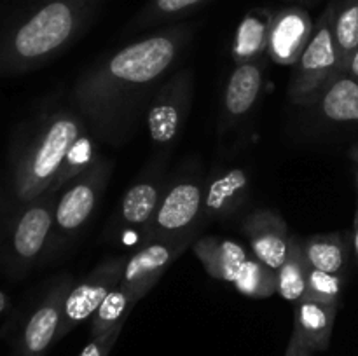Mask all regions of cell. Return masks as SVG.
<instances>
[{
  "instance_id": "6da1fadb",
  "label": "cell",
  "mask_w": 358,
  "mask_h": 356,
  "mask_svg": "<svg viewBox=\"0 0 358 356\" xmlns=\"http://www.w3.org/2000/svg\"><path fill=\"white\" fill-rule=\"evenodd\" d=\"M192 37L191 23L166 24L80 73L70 100L98 142L119 147L131 138L154 93L180 61Z\"/></svg>"
},
{
  "instance_id": "7a4b0ae2",
  "label": "cell",
  "mask_w": 358,
  "mask_h": 356,
  "mask_svg": "<svg viewBox=\"0 0 358 356\" xmlns=\"http://www.w3.org/2000/svg\"><path fill=\"white\" fill-rule=\"evenodd\" d=\"M87 0H34L0 35V73L38 68L69 49L93 20Z\"/></svg>"
},
{
  "instance_id": "3957f363",
  "label": "cell",
  "mask_w": 358,
  "mask_h": 356,
  "mask_svg": "<svg viewBox=\"0 0 358 356\" xmlns=\"http://www.w3.org/2000/svg\"><path fill=\"white\" fill-rule=\"evenodd\" d=\"M87 129V122L72 100L37 115L13 152L14 201L28 202L55 184L70 147Z\"/></svg>"
},
{
  "instance_id": "277c9868",
  "label": "cell",
  "mask_w": 358,
  "mask_h": 356,
  "mask_svg": "<svg viewBox=\"0 0 358 356\" xmlns=\"http://www.w3.org/2000/svg\"><path fill=\"white\" fill-rule=\"evenodd\" d=\"M192 250L208 276L229 283L241 295L268 299L278 290L276 271L262 264L238 241L220 236H199Z\"/></svg>"
},
{
  "instance_id": "5b68a950",
  "label": "cell",
  "mask_w": 358,
  "mask_h": 356,
  "mask_svg": "<svg viewBox=\"0 0 358 356\" xmlns=\"http://www.w3.org/2000/svg\"><path fill=\"white\" fill-rule=\"evenodd\" d=\"M166 166V152H157L140 171L136 180L122 194L117 209L103 232L105 239L135 250L147 243L154 215L170 177Z\"/></svg>"
},
{
  "instance_id": "8992f818",
  "label": "cell",
  "mask_w": 358,
  "mask_h": 356,
  "mask_svg": "<svg viewBox=\"0 0 358 356\" xmlns=\"http://www.w3.org/2000/svg\"><path fill=\"white\" fill-rule=\"evenodd\" d=\"M205 173L201 164L187 161L168 177L159 206L149 230V241L175 239L201 234Z\"/></svg>"
},
{
  "instance_id": "52a82bcc",
  "label": "cell",
  "mask_w": 358,
  "mask_h": 356,
  "mask_svg": "<svg viewBox=\"0 0 358 356\" xmlns=\"http://www.w3.org/2000/svg\"><path fill=\"white\" fill-rule=\"evenodd\" d=\"M59 192L48 188L28 202H17L14 215L7 220L2 251L14 274L30 271L48 257L55 229V208Z\"/></svg>"
},
{
  "instance_id": "ba28073f",
  "label": "cell",
  "mask_w": 358,
  "mask_h": 356,
  "mask_svg": "<svg viewBox=\"0 0 358 356\" xmlns=\"http://www.w3.org/2000/svg\"><path fill=\"white\" fill-rule=\"evenodd\" d=\"M112 170V161L105 156H98L90 168L72 178L59 191L55 208V229L45 260L65 250L90 223L110 181Z\"/></svg>"
},
{
  "instance_id": "9c48e42d",
  "label": "cell",
  "mask_w": 358,
  "mask_h": 356,
  "mask_svg": "<svg viewBox=\"0 0 358 356\" xmlns=\"http://www.w3.org/2000/svg\"><path fill=\"white\" fill-rule=\"evenodd\" d=\"M332 7L325 6L315 21L313 35L296 65L292 66L287 94L296 107H310L325 84L341 72V58L332 34Z\"/></svg>"
},
{
  "instance_id": "30bf717a",
  "label": "cell",
  "mask_w": 358,
  "mask_h": 356,
  "mask_svg": "<svg viewBox=\"0 0 358 356\" xmlns=\"http://www.w3.org/2000/svg\"><path fill=\"white\" fill-rule=\"evenodd\" d=\"M194 100V72L178 68L161 82L145 110L150 142L159 152H168L184 131Z\"/></svg>"
},
{
  "instance_id": "8fae6325",
  "label": "cell",
  "mask_w": 358,
  "mask_h": 356,
  "mask_svg": "<svg viewBox=\"0 0 358 356\" xmlns=\"http://www.w3.org/2000/svg\"><path fill=\"white\" fill-rule=\"evenodd\" d=\"M72 286V274H59L49 283L21 325L13 356H45L49 348L56 344L63 304Z\"/></svg>"
},
{
  "instance_id": "7c38bea8",
  "label": "cell",
  "mask_w": 358,
  "mask_h": 356,
  "mask_svg": "<svg viewBox=\"0 0 358 356\" xmlns=\"http://www.w3.org/2000/svg\"><path fill=\"white\" fill-rule=\"evenodd\" d=\"M126 257H107L94 269L87 272L86 278L73 283L72 290L63 304L62 321H59L56 342L70 334L77 325L90 320L107 295L114 292L121 283L126 267Z\"/></svg>"
},
{
  "instance_id": "4fadbf2b",
  "label": "cell",
  "mask_w": 358,
  "mask_h": 356,
  "mask_svg": "<svg viewBox=\"0 0 358 356\" xmlns=\"http://www.w3.org/2000/svg\"><path fill=\"white\" fill-rule=\"evenodd\" d=\"M198 234L175 239H156L133 251L131 257L126 260L124 274L119 286L124 290L135 306L156 286L170 265L194 244Z\"/></svg>"
},
{
  "instance_id": "5bb4252c",
  "label": "cell",
  "mask_w": 358,
  "mask_h": 356,
  "mask_svg": "<svg viewBox=\"0 0 358 356\" xmlns=\"http://www.w3.org/2000/svg\"><path fill=\"white\" fill-rule=\"evenodd\" d=\"M268 58V56H266ZM266 58L238 63L229 73L220 98L219 135L234 131L247 122L264 96L266 87Z\"/></svg>"
},
{
  "instance_id": "9a60e30c",
  "label": "cell",
  "mask_w": 358,
  "mask_h": 356,
  "mask_svg": "<svg viewBox=\"0 0 358 356\" xmlns=\"http://www.w3.org/2000/svg\"><path fill=\"white\" fill-rule=\"evenodd\" d=\"M250 199V175L241 166H215L205 180L203 222H224L245 208Z\"/></svg>"
},
{
  "instance_id": "2e32d148",
  "label": "cell",
  "mask_w": 358,
  "mask_h": 356,
  "mask_svg": "<svg viewBox=\"0 0 358 356\" xmlns=\"http://www.w3.org/2000/svg\"><path fill=\"white\" fill-rule=\"evenodd\" d=\"M250 251L273 271H278L290 250L292 232L285 218L271 208H255L241 222Z\"/></svg>"
},
{
  "instance_id": "e0dca14e",
  "label": "cell",
  "mask_w": 358,
  "mask_h": 356,
  "mask_svg": "<svg viewBox=\"0 0 358 356\" xmlns=\"http://www.w3.org/2000/svg\"><path fill=\"white\" fill-rule=\"evenodd\" d=\"M315 21L308 9L289 3L275 9L268 44V58L282 66H294L313 35Z\"/></svg>"
},
{
  "instance_id": "ac0fdd59",
  "label": "cell",
  "mask_w": 358,
  "mask_h": 356,
  "mask_svg": "<svg viewBox=\"0 0 358 356\" xmlns=\"http://www.w3.org/2000/svg\"><path fill=\"white\" fill-rule=\"evenodd\" d=\"M306 110L324 126L358 129V80L338 72Z\"/></svg>"
},
{
  "instance_id": "d6986e66",
  "label": "cell",
  "mask_w": 358,
  "mask_h": 356,
  "mask_svg": "<svg viewBox=\"0 0 358 356\" xmlns=\"http://www.w3.org/2000/svg\"><path fill=\"white\" fill-rule=\"evenodd\" d=\"M338 309L339 306L334 304L322 302L304 295L296 302L292 332L299 335L301 341L313 353L327 351L331 346Z\"/></svg>"
},
{
  "instance_id": "ffe728a7",
  "label": "cell",
  "mask_w": 358,
  "mask_h": 356,
  "mask_svg": "<svg viewBox=\"0 0 358 356\" xmlns=\"http://www.w3.org/2000/svg\"><path fill=\"white\" fill-rule=\"evenodd\" d=\"M301 244L311 267L348 278L350 264L353 260L352 232L338 230V232L313 234V236L301 237Z\"/></svg>"
},
{
  "instance_id": "44dd1931",
  "label": "cell",
  "mask_w": 358,
  "mask_h": 356,
  "mask_svg": "<svg viewBox=\"0 0 358 356\" xmlns=\"http://www.w3.org/2000/svg\"><path fill=\"white\" fill-rule=\"evenodd\" d=\"M273 16L275 9L271 7H254L241 17L231 47V54L236 65L268 56Z\"/></svg>"
},
{
  "instance_id": "7402d4cb",
  "label": "cell",
  "mask_w": 358,
  "mask_h": 356,
  "mask_svg": "<svg viewBox=\"0 0 358 356\" xmlns=\"http://www.w3.org/2000/svg\"><path fill=\"white\" fill-rule=\"evenodd\" d=\"M210 2L212 0H147L145 6L129 21L126 30L131 34L147 28H161L178 23V20H184Z\"/></svg>"
},
{
  "instance_id": "603a6c76",
  "label": "cell",
  "mask_w": 358,
  "mask_h": 356,
  "mask_svg": "<svg viewBox=\"0 0 358 356\" xmlns=\"http://www.w3.org/2000/svg\"><path fill=\"white\" fill-rule=\"evenodd\" d=\"M308 271H310V262L306 260V255L303 251L301 236L292 234L287 260L276 271V278H278L276 293L294 304L303 299L308 292Z\"/></svg>"
},
{
  "instance_id": "cb8c5ba5",
  "label": "cell",
  "mask_w": 358,
  "mask_h": 356,
  "mask_svg": "<svg viewBox=\"0 0 358 356\" xmlns=\"http://www.w3.org/2000/svg\"><path fill=\"white\" fill-rule=\"evenodd\" d=\"M332 7V34L341 66L358 47V0H329Z\"/></svg>"
},
{
  "instance_id": "d4e9b609",
  "label": "cell",
  "mask_w": 358,
  "mask_h": 356,
  "mask_svg": "<svg viewBox=\"0 0 358 356\" xmlns=\"http://www.w3.org/2000/svg\"><path fill=\"white\" fill-rule=\"evenodd\" d=\"M133 307H135V304L131 302V299L126 295L121 286H117L114 292L108 293L107 299L96 309V313L91 316V339L108 334L117 327H124L126 318L129 316Z\"/></svg>"
},
{
  "instance_id": "484cf974",
  "label": "cell",
  "mask_w": 358,
  "mask_h": 356,
  "mask_svg": "<svg viewBox=\"0 0 358 356\" xmlns=\"http://www.w3.org/2000/svg\"><path fill=\"white\" fill-rule=\"evenodd\" d=\"M96 142L98 140L91 135L90 128L73 142L69 154H66L65 161H63L62 168H59V173L58 177H56L55 184L51 185L52 191H62L72 178H76L77 175L83 173L86 168H90L91 164L98 159L100 154L96 152Z\"/></svg>"
},
{
  "instance_id": "4316f807",
  "label": "cell",
  "mask_w": 358,
  "mask_h": 356,
  "mask_svg": "<svg viewBox=\"0 0 358 356\" xmlns=\"http://www.w3.org/2000/svg\"><path fill=\"white\" fill-rule=\"evenodd\" d=\"M346 281H348V278L331 274V272L320 271V269H315L310 265L306 295L311 297V299L322 300V302L341 306Z\"/></svg>"
},
{
  "instance_id": "83f0119b",
  "label": "cell",
  "mask_w": 358,
  "mask_h": 356,
  "mask_svg": "<svg viewBox=\"0 0 358 356\" xmlns=\"http://www.w3.org/2000/svg\"><path fill=\"white\" fill-rule=\"evenodd\" d=\"M122 328L124 327H117L112 332H108V334L91 339V341L84 346V349L80 351L79 356H110V351L114 349Z\"/></svg>"
},
{
  "instance_id": "f1b7e54d",
  "label": "cell",
  "mask_w": 358,
  "mask_h": 356,
  "mask_svg": "<svg viewBox=\"0 0 358 356\" xmlns=\"http://www.w3.org/2000/svg\"><path fill=\"white\" fill-rule=\"evenodd\" d=\"M285 356H313V351L301 341V337L297 334L290 335L289 346H287Z\"/></svg>"
},
{
  "instance_id": "f546056e",
  "label": "cell",
  "mask_w": 358,
  "mask_h": 356,
  "mask_svg": "<svg viewBox=\"0 0 358 356\" xmlns=\"http://www.w3.org/2000/svg\"><path fill=\"white\" fill-rule=\"evenodd\" d=\"M341 72L348 73L350 77H353V79L358 80V47L352 52V56L346 59L345 65L341 66Z\"/></svg>"
},
{
  "instance_id": "4dcf8cb0",
  "label": "cell",
  "mask_w": 358,
  "mask_h": 356,
  "mask_svg": "<svg viewBox=\"0 0 358 356\" xmlns=\"http://www.w3.org/2000/svg\"><path fill=\"white\" fill-rule=\"evenodd\" d=\"M352 253H353V262H355L358 269V195H357V208H355V216H353V229H352Z\"/></svg>"
},
{
  "instance_id": "1f68e13d",
  "label": "cell",
  "mask_w": 358,
  "mask_h": 356,
  "mask_svg": "<svg viewBox=\"0 0 358 356\" xmlns=\"http://www.w3.org/2000/svg\"><path fill=\"white\" fill-rule=\"evenodd\" d=\"M10 307V299L3 290H0V316Z\"/></svg>"
},
{
  "instance_id": "d6a6232c",
  "label": "cell",
  "mask_w": 358,
  "mask_h": 356,
  "mask_svg": "<svg viewBox=\"0 0 358 356\" xmlns=\"http://www.w3.org/2000/svg\"><path fill=\"white\" fill-rule=\"evenodd\" d=\"M348 156H350V159L353 161V163H355V166L358 164V142H355L352 145V149H350V152H348Z\"/></svg>"
},
{
  "instance_id": "836d02e7",
  "label": "cell",
  "mask_w": 358,
  "mask_h": 356,
  "mask_svg": "<svg viewBox=\"0 0 358 356\" xmlns=\"http://www.w3.org/2000/svg\"><path fill=\"white\" fill-rule=\"evenodd\" d=\"M355 185H357V195H358V164H357V170H355Z\"/></svg>"
},
{
  "instance_id": "e575fe53",
  "label": "cell",
  "mask_w": 358,
  "mask_h": 356,
  "mask_svg": "<svg viewBox=\"0 0 358 356\" xmlns=\"http://www.w3.org/2000/svg\"><path fill=\"white\" fill-rule=\"evenodd\" d=\"M283 2H290V3H294V2H299V0H283Z\"/></svg>"
},
{
  "instance_id": "d590c367",
  "label": "cell",
  "mask_w": 358,
  "mask_h": 356,
  "mask_svg": "<svg viewBox=\"0 0 358 356\" xmlns=\"http://www.w3.org/2000/svg\"><path fill=\"white\" fill-rule=\"evenodd\" d=\"M87 2H96V0H87Z\"/></svg>"
}]
</instances>
